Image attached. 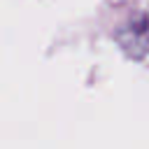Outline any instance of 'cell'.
<instances>
[{"instance_id":"6da1fadb","label":"cell","mask_w":149,"mask_h":149,"mask_svg":"<svg viewBox=\"0 0 149 149\" xmlns=\"http://www.w3.org/2000/svg\"><path fill=\"white\" fill-rule=\"evenodd\" d=\"M130 40H133V44H137L142 51H149V12L133 26Z\"/></svg>"}]
</instances>
